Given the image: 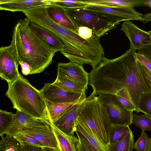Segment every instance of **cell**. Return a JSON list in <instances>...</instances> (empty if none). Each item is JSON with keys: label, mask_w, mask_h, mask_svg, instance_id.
<instances>
[{"label": "cell", "mask_w": 151, "mask_h": 151, "mask_svg": "<svg viewBox=\"0 0 151 151\" xmlns=\"http://www.w3.org/2000/svg\"><path fill=\"white\" fill-rule=\"evenodd\" d=\"M136 50L131 45L120 56L112 59L104 56L89 73L88 84L93 91L90 99L101 94L119 96L131 101L139 112V101L141 95L151 92L145 84L138 67Z\"/></svg>", "instance_id": "1"}, {"label": "cell", "mask_w": 151, "mask_h": 151, "mask_svg": "<svg viewBox=\"0 0 151 151\" xmlns=\"http://www.w3.org/2000/svg\"><path fill=\"white\" fill-rule=\"evenodd\" d=\"M12 37L20 62L27 64L31 69L30 74L43 72L52 64L55 52L32 29L30 22L27 18L17 21Z\"/></svg>", "instance_id": "2"}, {"label": "cell", "mask_w": 151, "mask_h": 151, "mask_svg": "<svg viewBox=\"0 0 151 151\" xmlns=\"http://www.w3.org/2000/svg\"><path fill=\"white\" fill-rule=\"evenodd\" d=\"M5 95L11 101L13 108L33 118L50 124L46 102L40 90L20 73L8 84Z\"/></svg>", "instance_id": "3"}, {"label": "cell", "mask_w": 151, "mask_h": 151, "mask_svg": "<svg viewBox=\"0 0 151 151\" xmlns=\"http://www.w3.org/2000/svg\"><path fill=\"white\" fill-rule=\"evenodd\" d=\"M76 119L86 125L98 139L108 147L113 124L106 108L97 96L90 99L86 98L80 104L77 109Z\"/></svg>", "instance_id": "4"}, {"label": "cell", "mask_w": 151, "mask_h": 151, "mask_svg": "<svg viewBox=\"0 0 151 151\" xmlns=\"http://www.w3.org/2000/svg\"><path fill=\"white\" fill-rule=\"evenodd\" d=\"M65 8L77 29L79 27H88L92 30L94 35L100 37L107 34L120 23L107 15L85 7Z\"/></svg>", "instance_id": "5"}, {"label": "cell", "mask_w": 151, "mask_h": 151, "mask_svg": "<svg viewBox=\"0 0 151 151\" xmlns=\"http://www.w3.org/2000/svg\"><path fill=\"white\" fill-rule=\"evenodd\" d=\"M20 62L14 40L12 37L9 46L0 48V77L8 84L12 83L19 76L20 73L18 66Z\"/></svg>", "instance_id": "6"}, {"label": "cell", "mask_w": 151, "mask_h": 151, "mask_svg": "<svg viewBox=\"0 0 151 151\" xmlns=\"http://www.w3.org/2000/svg\"><path fill=\"white\" fill-rule=\"evenodd\" d=\"M97 97L101 104L106 108L113 125L132 124L133 111L125 109L119 102L116 95L101 94Z\"/></svg>", "instance_id": "7"}, {"label": "cell", "mask_w": 151, "mask_h": 151, "mask_svg": "<svg viewBox=\"0 0 151 151\" xmlns=\"http://www.w3.org/2000/svg\"><path fill=\"white\" fill-rule=\"evenodd\" d=\"M44 99L53 103H70L83 101L86 98L85 93L67 91L53 83L45 84L40 90Z\"/></svg>", "instance_id": "8"}, {"label": "cell", "mask_w": 151, "mask_h": 151, "mask_svg": "<svg viewBox=\"0 0 151 151\" xmlns=\"http://www.w3.org/2000/svg\"><path fill=\"white\" fill-rule=\"evenodd\" d=\"M89 73L82 65L70 62L59 63L58 64L57 76L65 77L87 89Z\"/></svg>", "instance_id": "9"}, {"label": "cell", "mask_w": 151, "mask_h": 151, "mask_svg": "<svg viewBox=\"0 0 151 151\" xmlns=\"http://www.w3.org/2000/svg\"><path fill=\"white\" fill-rule=\"evenodd\" d=\"M90 10L101 13L113 18L118 22L131 20L140 21L142 18L141 14L133 8L121 9L108 6L89 4L85 7Z\"/></svg>", "instance_id": "10"}, {"label": "cell", "mask_w": 151, "mask_h": 151, "mask_svg": "<svg viewBox=\"0 0 151 151\" xmlns=\"http://www.w3.org/2000/svg\"><path fill=\"white\" fill-rule=\"evenodd\" d=\"M121 30L128 38L130 45L136 50L151 43V37L148 32L139 28L130 21H124Z\"/></svg>", "instance_id": "11"}, {"label": "cell", "mask_w": 151, "mask_h": 151, "mask_svg": "<svg viewBox=\"0 0 151 151\" xmlns=\"http://www.w3.org/2000/svg\"><path fill=\"white\" fill-rule=\"evenodd\" d=\"M50 124L42 120L33 118L17 110L14 114L13 122L5 134L14 136L25 129L46 126Z\"/></svg>", "instance_id": "12"}, {"label": "cell", "mask_w": 151, "mask_h": 151, "mask_svg": "<svg viewBox=\"0 0 151 151\" xmlns=\"http://www.w3.org/2000/svg\"><path fill=\"white\" fill-rule=\"evenodd\" d=\"M21 132L34 137L43 147L54 148L59 151L57 142L50 124L46 126L26 129Z\"/></svg>", "instance_id": "13"}, {"label": "cell", "mask_w": 151, "mask_h": 151, "mask_svg": "<svg viewBox=\"0 0 151 151\" xmlns=\"http://www.w3.org/2000/svg\"><path fill=\"white\" fill-rule=\"evenodd\" d=\"M53 2V0H1L0 10L21 12L34 7L48 5Z\"/></svg>", "instance_id": "14"}, {"label": "cell", "mask_w": 151, "mask_h": 151, "mask_svg": "<svg viewBox=\"0 0 151 151\" xmlns=\"http://www.w3.org/2000/svg\"><path fill=\"white\" fill-rule=\"evenodd\" d=\"M83 101L74 105L56 121L52 124L64 133L70 135H75L77 109Z\"/></svg>", "instance_id": "15"}, {"label": "cell", "mask_w": 151, "mask_h": 151, "mask_svg": "<svg viewBox=\"0 0 151 151\" xmlns=\"http://www.w3.org/2000/svg\"><path fill=\"white\" fill-rule=\"evenodd\" d=\"M47 12L50 17L56 23L78 34L77 28L67 15L64 8L53 2L47 6Z\"/></svg>", "instance_id": "16"}, {"label": "cell", "mask_w": 151, "mask_h": 151, "mask_svg": "<svg viewBox=\"0 0 151 151\" xmlns=\"http://www.w3.org/2000/svg\"><path fill=\"white\" fill-rule=\"evenodd\" d=\"M30 27L36 33L47 42L55 52H60L64 49V46L62 40L54 33L31 22Z\"/></svg>", "instance_id": "17"}, {"label": "cell", "mask_w": 151, "mask_h": 151, "mask_svg": "<svg viewBox=\"0 0 151 151\" xmlns=\"http://www.w3.org/2000/svg\"><path fill=\"white\" fill-rule=\"evenodd\" d=\"M50 125L57 142L59 151H78L79 139L77 137L64 133L52 123H50Z\"/></svg>", "instance_id": "18"}, {"label": "cell", "mask_w": 151, "mask_h": 151, "mask_svg": "<svg viewBox=\"0 0 151 151\" xmlns=\"http://www.w3.org/2000/svg\"><path fill=\"white\" fill-rule=\"evenodd\" d=\"M85 1L90 4L127 9L145 5L146 0H86Z\"/></svg>", "instance_id": "19"}, {"label": "cell", "mask_w": 151, "mask_h": 151, "mask_svg": "<svg viewBox=\"0 0 151 151\" xmlns=\"http://www.w3.org/2000/svg\"><path fill=\"white\" fill-rule=\"evenodd\" d=\"M76 131L82 134L98 151H109L108 147L103 144L98 139L86 125L77 119L76 122Z\"/></svg>", "instance_id": "20"}, {"label": "cell", "mask_w": 151, "mask_h": 151, "mask_svg": "<svg viewBox=\"0 0 151 151\" xmlns=\"http://www.w3.org/2000/svg\"><path fill=\"white\" fill-rule=\"evenodd\" d=\"M45 100L50 123H54L74 105L84 101L73 103L59 104L53 103Z\"/></svg>", "instance_id": "21"}, {"label": "cell", "mask_w": 151, "mask_h": 151, "mask_svg": "<svg viewBox=\"0 0 151 151\" xmlns=\"http://www.w3.org/2000/svg\"><path fill=\"white\" fill-rule=\"evenodd\" d=\"M53 83L65 90L74 92L85 93L86 89L77 83L63 77L57 76Z\"/></svg>", "instance_id": "22"}, {"label": "cell", "mask_w": 151, "mask_h": 151, "mask_svg": "<svg viewBox=\"0 0 151 151\" xmlns=\"http://www.w3.org/2000/svg\"><path fill=\"white\" fill-rule=\"evenodd\" d=\"M133 135L131 131L122 139L116 143L107 145L109 151H132Z\"/></svg>", "instance_id": "23"}, {"label": "cell", "mask_w": 151, "mask_h": 151, "mask_svg": "<svg viewBox=\"0 0 151 151\" xmlns=\"http://www.w3.org/2000/svg\"><path fill=\"white\" fill-rule=\"evenodd\" d=\"M131 131L129 126L113 124L110 131L108 144L114 143L121 140Z\"/></svg>", "instance_id": "24"}, {"label": "cell", "mask_w": 151, "mask_h": 151, "mask_svg": "<svg viewBox=\"0 0 151 151\" xmlns=\"http://www.w3.org/2000/svg\"><path fill=\"white\" fill-rule=\"evenodd\" d=\"M5 135V137L3 136L1 137L0 151H21L20 142L13 136Z\"/></svg>", "instance_id": "25"}, {"label": "cell", "mask_w": 151, "mask_h": 151, "mask_svg": "<svg viewBox=\"0 0 151 151\" xmlns=\"http://www.w3.org/2000/svg\"><path fill=\"white\" fill-rule=\"evenodd\" d=\"M14 114L11 112L0 110V136H4L12 125Z\"/></svg>", "instance_id": "26"}, {"label": "cell", "mask_w": 151, "mask_h": 151, "mask_svg": "<svg viewBox=\"0 0 151 151\" xmlns=\"http://www.w3.org/2000/svg\"><path fill=\"white\" fill-rule=\"evenodd\" d=\"M132 123L140 128L142 130H147L151 132V118L144 114L139 115L133 114Z\"/></svg>", "instance_id": "27"}, {"label": "cell", "mask_w": 151, "mask_h": 151, "mask_svg": "<svg viewBox=\"0 0 151 151\" xmlns=\"http://www.w3.org/2000/svg\"><path fill=\"white\" fill-rule=\"evenodd\" d=\"M138 109L139 112H142L151 118V92L141 95L139 101Z\"/></svg>", "instance_id": "28"}, {"label": "cell", "mask_w": 151, "mask_h": 151, "mask_svg": "<svg viewBox=\"0 0 151 151\" xmlns=\"http://www.w3.org/2000/svg\"><path fill=\"white\" fill-rule=\"evenodd\" d=\"M54 4L64 8H84L90 4L85 0H53Z\"/></svg>", "instance_id": "29"}, {"label": "cell", "mask_w": 151, "mask_h": 151, "mask_svg": "<svg viewBox=\"0 0 151 151\" xmlns=\"http://www.w3.org/2000/svg\"><path fill=\"white\" fill-rule=\"evenodd\" d=\"M150 139L145 130H142L140 137L134 143L133 147L137 151H146Z\"/></svg>", "instance_id": "30"}, {"label": "cell", "mask_w": 151, "mask_h": 151, "mask_svg": "<svg viewBox=\"0 0 151 151\" xmlns=\"http://www.w3.org/2000/svg\"><path fill=\"white\" fill-rule=\"evenodd\" d=\"M13 136L20 142L30 145L41 147H43L41 144L37 139L28 135L21 132Z\"/></svg>", "instance_id": "31"}, {"label": "cell", "mask_w": 151, "mask_h": 151, "mask_svg": "<svg viewBox=\"0 0 151 151\" xmlns=\"http://www.w3.org/2000/svg\"><path fill=\"white\" fill-rule=\"evenodd\" d=\"M137 63L145 84L151 92V71L137 60Z\"/></svg>", "instance_id": "32"}, {"label": "cell", "mask_w": 151, "mask_h": 151, "mask_svg": "<svg viewBox=\"0 0 151 151\" xmlns=\"http://www.w3.org/2000/svg\"><path fill=\"white\" fill-rule=\"evenodd\" d=\"M118 99L121 105L128 111H135L137 113V109L134 104L129 100L121 97L116 96Z\"/></svg>", "instance_id": "33"}, {"label": "cell", "mask_w": 151, "mask_h": 151, "mask_svg": "<svg viewBox=\"0 0 151 151\" xmlns=\"http://www.w3.org/2000/svg\"><path fill=\"white\" fill-rule=\"evenodd\" d=\"M78 34L82 38L85 39H88L93 35L92 30L85 27H79L77 28Z\"/></svg>", "instance_id": "34"}, {"label": "cell", "mask_w": 151, "mask_h": 151, "mask_svg": "<svg viewBox=\"0 0 151 151\" xmlns=\"http://www.w3.org/2000/svg\"><path fill=\"white\" fill-rule=\"evenodd\" d=\"M75 132L79 140L88 151H98L90 144L82 134L76 131Z\"/></svg>", "instance_id": "35"}, {"label": "cell", "mask_w": 151, "mask_h": 151, "mask_svg": "<svg viewBox=\"0 0 151 151\" xmlns=\"http://www.w3.org/2000/svg\"><path fill=\"white\" fill-rule=\"evenodd\" d=\"M138 53L151 61V43L137 50Z\"/></svg>", "instance_id": "36"}, {"label": "cell", "mask_w": 151, "mask_h": 151, "mask_svg": "<svg viewBox=\"0 0 151 151\" xmlns=\"http://www.w3.org/2000/svg\"><path fill=\"white\" fill-rule=\"evenodd\" d=\"M136 57L137 60L151 71V61L150 60L137 52L136 53Z\"/></svg>", "instance_id": "37"}, {"label": "cell", "mask_w": 151, "mask_h": 151, "mask_svg": "<svg viewBox=\"0 0 151 151\" xmlns=\"http://www.w3.org/2000/svg\"><path fill=\"white\" fill-rule=\"evenodd\" d=\"M20 142L22 147L21 151H43V147L30 145Z\"/></svg>", "instance_id": "38"}, {"label": "cell", "mask_w": 151, "mask_h": 151, "mask_svg": "<svg viewBox=\"0 0 151 151\" xmlns=\"http://www.w3.org/2000/svg\"><path fill=\"white\" fill-rule=\"evenodd\" d=\"M19 65L22 69V73L25 75L30 74L31 70L29 66L27 63L22 62H20Z\"/></svg>", "instance_id": "39"}, {"label": "cell", "mask_w": 151, "mask_h": 151, "mask_svg": "<svg viewBox=\"0 0 151 151\" xmlns=\"http://www.w3.org/2000/svg\"><path fill=\"white\" fill-rule=\"evenodd\" d=\"M142 22L145 23L151 21V12L145 14H143L142 16Z\"/></svg>", "instance_id": "40"}, {"label": "cell", "mask_w": 151, "mask_h": 151, "mask_svg": "<svg viewBox=\"0 0 151 151\" xmlns=\"http://www.w3.org/2000/svg\"><path fill=\"white\" fill-rule=\"evenodd\" d=\"M77 149L78 151H88L79 140L77 145Z\"/></svg>", "instance_id": "41"}, {"label": "cell", "mask_w": 151, "mask_h": 151, "mask_svg": "<svg viewBox=\"0 0 151 151\" xmlns=\"http://www.w3.org/2000/svg\"><path fill=\"white\" fill-rule=\"evenodd\" d=\"M43 151H58L57 150L51 148L43 147Z\"/></svg>", "instance_id": "42"}, {"label": "cell", "mask_w": 151, "mask_h": 151, "mask_svg": "<svg viewBox=\"0 0 151 151\" xmlns=\"http://www.w3.org/2000/svg\"><path fill=\"white\" fill-rule=\"evenodd\" d=\"M146 151H151V139H150Z\"/></svg>", "instance_id": "43"}, {"label": "cell", "mask_w": 151, "mask_h": 151, "mask_svg": "<svg viewBox=\"0 0 151 151\" xmlns=\"http://www.w3.org/2000/svg\"><path fill=\"white\" fill-rule=\"evenodd\" d=\"M148 32L149 33V34L150 35V36L151 37V30L150 31H148Z\"/></svg>", "instance_id": "44"}]
</instances>
